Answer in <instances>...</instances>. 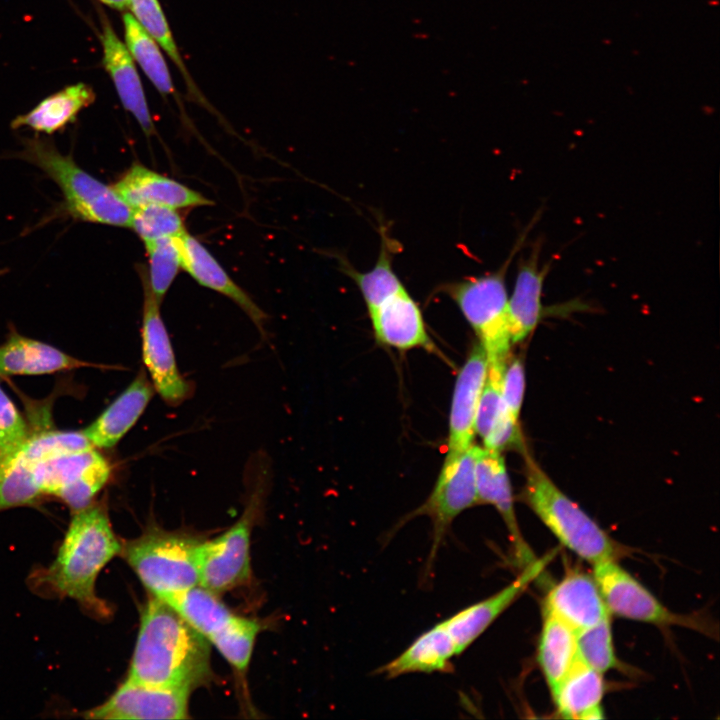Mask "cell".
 <instances>
[{
    "instance_id": "obj_17",
    "label": "cell",
    "mask_w": 720,
    "mask_h": 720,
    "mask_svg": "<svg viewBox=\"0 0 720 720\" xmlns=\"http://www.w3.org/2000/svg\"><path fill=\"white\" fill-rule=\"evenodd\" d=\"M112 187L131 209L149 204L174 209L213 204L201 193L139 163H133Z\"/></svg>"
},
{
    "instance_id": "obj_27",
    "label": "cell",
    "mask_w": 720,
    "mask_h": 720,
    "mask_svg": "<svg viewBox=\"0 0 720 720\" xmlns=\"http://www.w3.org/2000/svg\"><path fill=\"white\" fill-rule=\"evenodd\" d=\"M576 659V632L556 616L543 612L537 661L551 693L567 675Z\"/></svg>"
},
{
    "instance_id": "obj_6",
    "label": "cell",
    "mask_w": 720,
    "mask_h": 720,
    "mask_svg": "<svg viewBox=\"0 0 720 720\" xmlns=\"http://www.w3.org/2000/svg\"><path fill=\"white\" fill-rule=\"evenodd\" d=\"M20 156L40 168L61 189L65 207L82 221L130 227L132 209L112 186L80 168L69 155L60 153L45 140H29Z\"/></svg>"
},
{
    "instance_id": "obj_4",
    "label": "cell",
    "mask_w": 720,
    "mask_h": 720,
    "mask_svg": "<svg viewBox=\"0 0 720 720\" xmlns=\"http://www.w3.org/2000/svg\"><path fill=\"white\" fill-rule=\"evenodd\" d=\"M202 540L150 526L137 538L122 541L120 555L146 590L163 601L200 583Z\"/></svg>"
},
{
    "instance_id": "obj_29",
    "label": "cell",
    "mask_w": 720,
    "mask_h": 720,
    "mask_svg": "<svg viewBox=\"0 0 720 720\" xmlns=\"http://www.w3.org/2000/svg\"><path fill=\"white\" fill-rule=\"evenodd\" d=\"M37 462L20 447L0 457V512L40 503L44 495L36 477Z\"/></svg>"
},
{
    "instance_id": "obj_36",
    "label": "cell",
    "mask_w": 720,
    "mask_h": 720,
    "mask_svg": "<svg viewBox=\"0 0 720 720\" xmlns=\"http://www.w3.org/2000/svg\"><path fill=\"white\" fill-rule=\"evenodd\" d=\"M130 227L144 243L179 237L186 232L184 221L176 209L156 204L132 209Z\"/></svg>"
},
{
    "instance_id": "obj_7",
    "label": "cell",
    "mask_w": 720,
    "mask_h": 720,
    "mask_svg": "<svg viewBox=\"0 0 720 720\" xmlns=\"http://www.w3.org/2000/svg\"><path fill=\"white\" fill-rule=\"evenodd\" d=\"M265 485L255 487L242 516L228 530L199 547L200 585L219 594L248 581L251 575L250 537Z\"/></svg>"
},
{
    "instance_id": "obj_30",
    "label": "cell",
    "mask_w": 720,
    "mask_h": 720,
    "mask_svg": "<svg viewBox=\"0 0 720 720\" xmlns=\"http://www.w3.org/2000/svg\"><path fill=\"white\" fill-rule=\"evenodd\" d=\"M165 602L207 639L224 627L235 615L217 593L200 584Z\"/></svg>"
},
{
    "instance_id": "obj_38",
    "label": "cell",
    "mask_w": 720,
    "mask_h": 720,
    "mask_svg": "<svg viewBox=\"0 0 720 720\" xmlns=\"http://www.w3.org/2000/svg\"><path fill=\"white\" fill-rule=\"evenodd\" d=\"M525 390V371L519 358L507 361L501 378V395L504 406L513 420L519 422Z\"/></svg>"
},
{
    "instance_id": "obj_16",
    "label": "cell",
    "mask_w": 720,
    "mask_h": 720,
    "mask_svg": "<svg viewBox=\"0 0 720 720\" xmlns=\"http://www.w3.org/2000/svg\"><path fill=\"white\" fill-rule=\"evenodd\" d=\"M100 20L104 68L125 110L132 114L143 132L151 136L156 133V129L135 61L105 14L100 16Z\"/></svg>"
},
{
    "instance_id": "obj_11",
    "label": "cell",
    "mask_w": 720,
    "mask_h": 720,
    "mask_svg": "<svg viewBox=\"0 0 720 720\" xmlns=\"http://www.w3.org/2000/svg\"><path fill=\"white\" fill-rule=\"evenodd\" d=\"M190 690L125 679L102 704L79 713L86 719H186Z\"/></svg>"
},
{
    "instance_id": "obj_26",
    "label": "cell",
    "mask_w": 720,
    "mask_h": 720,
    "mask_svg": "<svg viewBox=\"0 0 720 720\" xmlns=\"http://www.w3.org/2000/svg\"><path fill=\"white\" fill-rule=\"evenodd\" d=\"M94 100L93 89L87 84L77 83L48 96L28 113L16 117L11 126L52 134L74 121L79 112Z\"/></svg>"
},
{
    "instance_id": "obj_15",
    "label": "cell",
    "mask_w": 720,
    "mask_h": 720,
    "mask_svg": "<svg viewBox=\"0 0 720 720\" xmlns=\"http://www.w3.org/2000/svg\"><path fill=\"white\" fill-rule=\"evenodd\" d=\"M543 612L556 616L576 634L611 616L593 576L569 571L547 593Z\"/></svg>"
},
{
    "instance_id": "obj_14",
    "label": "cell",
    "mask_w": 720,
    "mask_h": 720,
    "mask_svg": "<svg viewBox=\"0 0 720 720\" xmlns=\"http://www.w3.org/2000/svg\"><path fill=\"white\" fill-rule=\"evenodd\" d=\"M475 481L478 504H490L501 515L520 564L533 562L515 515L512 488L501 452L475 445Z\"/></svg>"
},
{
    "instance_id": "obj_8",
    "label": "cell",
    "mask_w": 720,
    "mask_h": 720,
    "mask_svg": "<svg viewBox=\"0 0 720 720\" xmlns=\"http://www.w3.org/2000/svg\"><path fill=\"white\" fill-rule=\"evenodd\" d=\"M593 577L610 614L660 626L677 625L707 631V624L699 617L669 610L616 560L594 564Z\"/></svg>"
},
{
    "instance_id": "obj_3",
    "label": "cell",
    "mask_w": 720,
    "mask_h": 720,
    "mask_svg": "<svg viewBox=\"0 0 720 720\" xmlns=\"http://www.w3.org/2000/svg\"><path fill=\"white\" fill-rule=\"evenodd\" d=\"M524 457L522 499L559 542L592 565L619 558L623 547L560 490L526 451Z\"/></svg>"
},
{
    "instance_id": "obj_28",
    "label": "cell",
    "mask_w": 720,
    "mask_h": 720,
    "mask_svg": "<svg viewBox=\"0 0 720 720\" xmlns=\"http://www.w3.org/2000/svg\"><path fill=\"white\" fill-rule=\"evenodd\" d=\"M381 247L375 265L367 271L356 270L344 258L340 259L341 270L351 278L365 301L368 311L404 288L393 269V258L399 245L382 229Z\"/></svg>"
},
{
    "instance_id": "obj_24",
    "label": "cell",
    "mask_w": 720,
    "mask_h": 720,
    "mask_svg": "<svg viewBox=\"0 0 720 720\" xmlns=\"http://www.w3.org/2000/svg\"><path fill=\"white\" fill-rule=\"evenodd\" d=\"M603 674L578 658L551 693L561 717L568 719H601L604 695Z\"/></svg>"
},
{
    "instance_id": "obj_33",
    "label": "cell",
    "mask_w": 720,
    "mask_h": 720,
    "mask_svg": "<svg viewBox=\"0 0 720 720\" xmlns=\"http://www.w3.org/2000/svg\"><path fill=\"white\" fill-rule=\"evenodd\" d=\"M260 630L261 625L255 619L234 615L208 641L236 672L245 674Z\"/></svg>"
},
{
    "instance_id": "obj_39",
    "label": "cell",
    "mask_w": 720,
    "mask_h": 720,
    "mask_svg": "<svg viewBox=\"0 0 720 720\" xmlns=\"http://www.w3.org/2000/svg\"><path fill=\"white\" fill-rule=\"evenodd\" d=\"M99 1L109 7L117 9V10H124V9L128 8V6H129V0H99Z\"/></svg>"
},
{
    "instance_id": "obj_31",
    "label": "cell",
    "mask_w": 720,
    "mask_h": 720,
    "mask_svg": "<svg viewBox=\"0 0 720 720\" xmlns=\"http://www.w3.org/2000/svg\"><path fill=\"white\" fill-rule=\"evenodd\" d=\"M123 26L125 45L134 61L160 94L174 96L176 90L159 45L129 12L123 14Z\"/></svg>"
},
{
    "instance_id": "obj_10",
    "label": "cell",
    "mask_w": 720,
    "mask_h": 720,
    "mask_svg": "<svg viewBox=\"0 0 720 720\" xmlns=\"http://www.w3.org/2000/svg\"><path fill=\"white\" fill-rule=\"evenodd\" d=\"M144 303L141 329L142 358L154 390L170 406L182 404L192 395V385L180 373L170 337L154 297L141 275Z\"/></svg>"
},
{
    "instance_id": "obj_18",
    "label": "cell",
    "mask_w": 720,
    "mask_h": 720,
    "mask_svg": "<svg viewBox=\"0 0 720 720\" xmlns=\"http://www.w3.org/2000/svg\"><path fill=\"white\" fill-rule=\"evenodd\" d=\"M368 313L378 342L401 350H433L419 305L405 287Z\"/></svg>"
},
{
    "instance_id": "obj_9",
    "label": "cell",
    "mask_w": 720,
    "mask_h": 720,
    "mask_svg": "<svg viewBox=\"0 0 720 720\" xmlns=\"http://www.w3.org/2000/svg\"><path fill=\"white\" fill-rule=\"evenodd\" d=\"M478 504L475 481V444L455 457L445 458L434 488L414 515L428 516L432 522L431 556L452 521L464 510Z\"/></svg>"
},
{
    "instance_id": "obj_20",
    "label": "cell",
    "mask_w": 720,
    "mask_h": 720,
    "mask_svg": "<svg viewBox=\"0 0 720 720\" xmlns=\"http://www.w3.org/2000/svg\"><path fill=\"white\" fill-rule=\"evenodd\" d=\"M540 246L532 248L517 268L513 292L508 297L509 329L512 344L523 341L543 316L542 293L550 264L540 265Z\"/></svg>"
},
{
    "instance_id": "obj_37",
    "label": "cell",
    "mask_w": 720,
    "mask_h": 720,
    "mask_svg": "<svg viewBox=\"0 0 720 720\" xmlns=\"http://www.w3.org/2000/svg\"><path fill=\"white\" fill-rule=\"evenodd\" d=\"M30 434L21 413L0 387V457L19 448Z\"/></svg>"
},
{
    "instance_id": "obj_25",
    "label": "cell",
    "mask_w": 720,
    "mask_h": 720,
    "mask_svg": "<svg viewBox=\"0 0 720 720\" xmlns=\"http://www.w3.org/2000/svg\"><path fill=\"white\" fill-rule=\"evenodd\" d=\"M503 370L488 369L475 419V433L484 447L497 451L514 447L520 440L519 422L508 414L502 400Z\"/></svg>"
},
{
    "instance_id": "obj_12",
    "label": "cell",
    "mask_w": 720,
    "mask_h": 720,
    "mask_svg": "<svg viewBox=\"0 0 720 720\" xmlns=\"http://www.w3.org/2000/svg\"><path fill=\"white\" fill-rule=\"evenodd\" d=\"M547 553L524 566L510 584L495 594L480 600L442 621L452 637L459 654L467 649L485 630L523 593L554 558Z\"/></svg>"
},
{
    "instance_id": "obj_21",
    "label": "cell",
    "mask_w": 720,
    "mask_h": 720,
    "mask_svg": "<svg viewBox=\"0 0 720 720\" xmlns=\"http://www.w3.org/2000/svg\"><path fill=\"white\" fill-rule=\"evenodd\" d=\"M155 390L143 370L122 393L82 430L94 448H112L136 424Z\"/></svg>"
},
{
    "instance_id": "obj_35",
    "label": "cell",
    "mask_w": 720,
    "mask_h": 720,
    "mask_svg": "<svg viewBox=\"0 0 720 720\" xmlns=\"http://www.w3.org/2000/svg\"><path fill=\"white\" fill-rule=\"evenodd\" d=\"M576 647L577 658L601 674L619 667L613 646L610 617L578 632Z\"/></svg>"
},
{
    "instance_id": "obj_23",
    "label": "cell",
    "mask_w": 720,
    "mask_h": 720,
    "mask_svg": "<svg viewBox=\"0 0 720 720\" xmlns=\"http://www.w3.org/2000/svg\"><path fill=\"white\" fill-rule=\"evenodd\" d=\"M459 652L442 622L418 636L399 656L379 669L387 678L410 673L448 672Z\"/></svg>"
},
{
    "instance_id": "obj_22",
    "label": "cell",
    "mask_w": 720,
    "mask_h": 720,
    "mask_svg": "<svg viewBox=\"0 0 720 720\" xmlns=\"http://www.w3.org/2000/svg\"><path fill=\"white\" fill-rule=\"evenodd\" d=\"M94 366L52 345L11 334L0 345V376L41 375Z\"/></svg>"
},
{
    "instance_id": "obj_13",
    "label": "cell",
    "mask_w": 720,
    "mask_h": 720,
    "mask_svg": "<svg viewBox=\"0 0 720 720\" xmlns=\"http://www.w3.org/2000/svg\"><path fill=\"white\" fill-rule=\"evenodd\" d=\"M487 372L486 354L478 343L470 351L455 381L445 458L455 457L473 444L476 413Z\"/></svg>"
},
{
    "instance_id": "obj_5",
    "label": "cell",
    "mask_w": 720,
    "mask_h": 720,
    "mask_svg": "<svg viewBox=\"0 0 720 720\" xmlns=\"http://www.w3.org/2000/svg\"><path fill=\"white\" fill-rule=\"evenodd\" d=\"M531 225L515 243L496 271L471 276L442 286L472 327L485 351L489 369H504L510 355L506 275L514 255L522 248Z\"/></svg>"
},
{
    "instance_id": "obj_32",
    "label": "cell",
    "mask_w": 720,
    "mask_h": 720,
    "mask_svg": "<svg viewBox=\"0 0 720 720\" xmlns=\"http://www.w3.org/2000/svg\"><path fill=\"white\" fill-rule=\"evenodd\" d=\"M128 8L138 23L155 40L161 50L178 68L191 98L210 108L205 97L190 75L175 43L170 26L158 0H129Z\"/></svg>"
},
{
    "instance_id": "obj_1",
    "label": "cell",
    "mask_w": 720,
    "mask_h": 720,
    "mask_svg": "<svg viewBox=\"0 0 720 720\" xmlns=\"http://www.w3.org/2000/svg\"><path fill=\"white\" fill-rule=\"evenodd\" d=\"M122 540L115 534L106 505L92 503L73 512L56 557L45 567L32 570L31 591L46 598H70L90 616L111 614L96 592V581L104 567L120 555Z\"/></svg>"
},
{
    "instance_id": "obj_2",
    "label": "cell",
    "mask_w": 720,
    "mask_h": 720,
    "mask_svg": "<svg viewBox=\"0 0 720 720\" xmlns=\"http://www.w3.org/2000/svg\"><path fill=\"white\" fill-rule=\"evenodd\" d=\"M211 643L168 603H145L127 680L192 691L212 677Z\"/></svg>"
},
{
    "instance_id": "obj_34",
    "label": "cell",
    "mask_w": 720,
    "mask_h": 720,
    "mask_svg": "<svg viewBox=\"0 0 720 720\" xmlns=\"http://www.w3.org/2000/svg\"><path fill=\"white\" fill-rule=\"evenodd\" d=\"M148 255V270L140 271L158 302L172 285L182 269L178 237L162 238L145 242Z\"/></svg>"
},
{
    "instance_id": "obj_19",
    "label": "cell",
    "mask_w": 720,
    "mask_h": 720,
    "mask_svg": "<svg viewBox=\"0 0 720 720\" xmlns=\"http://www.w3.org/2000/svg\"><path fill=\"white\" fill-rule=\"evenodd\" d=\"M178 243L182 269L200 285L234 301L251 319L261 335H265L266 313L229 277L206 247L187 231L178 237Z\"/></svg>"
}]
</instances>
